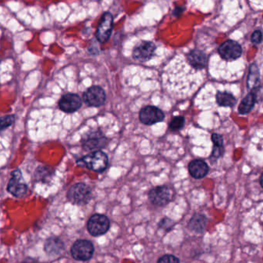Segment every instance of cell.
Listing matches in <instances>:
<instances>
[{
	"label": "cell",
	"mask_w": 263,
	"mask_h": 263,
	"mask_svg": "<svg viewBox=\"0 0 263 263\" xmlns=\"http://www.w3.org/2000/svg\"><path fill=\"white\" fill-rule=\"evenodd\" d=\"M107 155L103 151H95L90 154L86 155L83 158L76 162L80 167L87 168L90 170L96 172H103L106 170L108 166Z\"/></svg>",
	"instance_id": "obj_1"
},
{
	"label": "cell",
	"mask_w": 263,
	"mask_h": 263,
	"mask_svg": "<svg viewBox=\"0 0 263 263\" xmlns=\"http://www.w3.org/2000/svg\"><path fill=\"white\" fill-rule=\"evenodd\" d=\"M93 193L89 185L83 182L72 185L67 192V198L72 203L77 205H86L91 200Z\"/></svg>",
	"instance_id": "obj_2"
},
{
	"label": "cell",
	"mask_w": 263,
	"mask_h": 263,
	"mask_svg": "<svg viewBox=\"0 0 263 263\" xmlns=\"http://www.w3.org/2000/svg\"><path fill=\"white\" fill-rule=\"evenodd\" d=\"M107 142V137L101 131L89 132L82 138V146L85 151H100L106 147Z\"/></svg>",
	"instance_id": "obj_3"
},
{
	"label": "cell",
	"mask_w": 263,
	"mask_h": 263,
	"mask_svg": "<svg viewBox=\"0 0 263 263\" xmlns=\"http://www.w3.org/2000/svg\"><path fill=\"white\" fill-rule=\"evenodd\" d=\"M7 191L16 198H24L28 192V186L24 182L20 169H16L11 173V177L7 185Z\"/></svg>",
	"instance_id": "obj_4"
},
{
	"label": "cell",
	"mask_w": 263,
	"mask_h": 263,
	"mask_svg": "<svg viewBox=\"0 0 263 263\" xmlns=\"http://www.w3.org/2000/svg\"><path fill=\"white\" fill-rule=\"evenodd\" d=\"M174 191L166 185L153 188L149 193V199L151 203L156 206H165L173 199Z\"/></svg>",
	"instance_id": "obj_5"
},
{
	"label": "cell",
	"mask_w": 263,
	"mask_h": 263,
	"mask_svg": "<svg viewBox=\"0 0 263 263\" xmlns=\"http://www.w3.org/2000/svg\"><path fill=\"white\" fill-rule=\"evenodd\" d=\"M94 246L90 241L77 240L71 248L72 256L79 261H87L93 256Z\"/></svg>",
	"instance_id": "obj_6"
},
{
	"label": "cell",
	"mask_w": 263,
	"mask_h": 263,
	"mask_svg": "<svg viewBox=\"0 0 263 263\" xmlns=\"http://www.w3.org/2000/svg\"><path fill=\"white\" fill-rule=\"evenodd\" d=\"M109 218L101 214H95L88 221V231L93 236L104 235L109 228Z\"/></svg>",
	"instance_id": "obj_7"
},
{
	"label": "cell",
	"mask_w": 263,
	"mask_h": 263,
	"mask_svg": "<svg viewBox=\"0 0 263 263\" xmlns=\"http://www.w3.org/2000/svg\"><path fill=\"white\" fill-rule=\"evenodd\" d=\"M165 114L158 107L148 106L143 108L139 113V119L143 124L152 126L157 123L163 121Z\"/></svg>",
	"instance_id": "obj_8"
},
{
	"label": "cell",
	"mask_w": 263,
	"mask_h": 263,
	"mask_svg": "<svg viewBox=\"0 0 263 263\" xmlns=\"http://www.w3.org/2000/svg\"><path fill=\"white\" fill-rule=\"evenodd\" d=\"M113 27V15L110 13H105L96 31V37L98 41L101 43H106L111 37Z\"/></svg>",
	"instance_id": "obj_9"
},
{
	"label": "cell",
	"mask_w": 263,
	"mask_h": 263,
	"mask_svg": "<svg viewBox=\"0 0 263 263\" xmlns=\"http://www.w3.org/2000/svg\"><path fill=\"white\" fill-rule=\"evenodd\" d=\"M106 95L104 90L100 86H94L88 89L83 95V101L87 106L99 107L104 104Z\"/></svg>",
	"instance_id": "obj_10"
},
{
	"label": "cell",
	"mask_w": 263,
	"mask_h": 263,
	"mask_svg": "<svg viewBox=\"0 0 263 263\" xmlns=\"http://www.w3.org/2000/svg\"><path fill=\"white\" fill-rule=\"evenodd\" d=\"M241 46L233 40H227L218 48V53L223 60L232 61L239 58L242 55Z\"/></svg>",
	"instance_id": "obj_11"
},
{
	"label": "cell",
	"mask_w": 263,
	"mask_h": 263,
	"mask_svg": "<svg viewBox=\"0 0 263 263\" xmlns=\"http://www.w3.org/2000/svg\"><path fill=\"white\" fill-rule=\"evenodd\" d=\"M156 49V45L152 42H141L133 50V58L136 61L142 62V63L149 61L154 56Z\"/></svg>",
	"instance_id": "obj_12"
},
{
	"label": "cell",
	"mask_w": 263,
	"mask_h": 263,
	"mask_svg": "<svg viewBox=\"0 0 263 263\" xmlns=\"http://www.w3.org/2000/svg\"><path fill=\"white\" fill-rule=\"evenodd\" d=\"M81 106V98L79 95L74 93H67L64 95L59 101V107L64 113H75L80 109Z\"/></svg>",
	"instance_id": "obj_13"
},
{
	"label": "cell",
	"mask_w": 263,
	"mask_h": 263,
	"mask_svg": "<svg viewBox=\"0 0 263 263\" xmlns=\"http://www.w3.org/2000/svg\"><path fill=\"white\" fill-rule=\"evenodd\" d=\"M189 172L194 179H202L209 172V166L203 160L195 159L189 164Z\"/></svg>",
	"instance_id": "obj_14"
},
{
	"label": "cell",
	"mask_w": 263,
	"mask_h": 263,
	"mask_svg": "<svg viewBox=\"0 0 263 263\" xmlns=\"http://www.w3.org/2000/svg\"><path fill=\"white\" fill-rule=\"evenodd\" d=\"M187 61L195 70H202L206 67V55L199 50H192L187 55Z\"/></svg>",
	"instance_id": "obj_15"
},
{
	"label": "cell",
	"mask_w": 263,
	"mask_h": 263,
	"mask_svg": "<svg viewBox=\"0 0 263 263\" xmlns=\"http://www.w3.org/2000/svg\"><path fill=\"white\" fill-rule=\"evenodd\" d=\"M44 250L50 256L60 255L64 250V243L57 237H50L44 244Z\"/></svg>",
	"instance_id": "obj_16"
},
{
	"label": "cell",
	"mask_w": 263,
	"mask_h": 263,
	"mask_svg": "<svg viewBox=\"0 0 263 263\" xmlns=\"http://www.w3.org/2000/svg\"><path fill=\"white\" fill-rule=\"evenodd\" d=\"M55 175V169L47 166H40L34 172V177L37 182L48 183Z\"/></svg>",
	"instance_id": "obj_17"
},
{
	"label": "cell",
	"mask_w": 263,
	"mask_h": 263,
	"mask_svg": "<svg viewBox=\"0 0 263 263\" xmlns=\"http://www.w3.org/2000/svg\"><path fill=\"white\" fill-rule=\"evenodd\" d=\"M207 225L206 217L202 214H195L188 223V228L192 232L202 233L205 231Z\"/></svg>",
	"instance_id": "obj_18"
},
{
	"label": "cell",
	"mask_w": 263,
	"mask_h": 263,
	"mask_svg": "<svg viewBox=\"0 0 263 263\" xmlns=\"http://www.w3.org/2000/svg\"><path fill=\"white\" fill-rule=\"evenodd\" d=\"M255 103H257L256 98L255 94L251 91L240 103L238 113L242 115L248 114L255 106Z\"/></svg>",
	"instance_id": "obj_19"
},
{
	"label": "cell",
	"mask_w": 263,
	"mask_h": 263,
	"mask_svg": "<svg viewBox=\"0 0 263 263\" xmlns=\"http://www.w3.org/2000/svg\"><path fill=\"white\" fill-rule=\"evenodd\" d=\"M216 102L218 106L222 107H233L236 104V100L233 95L227 92H218L216 94Z\"/></svg>",
	"instance_id": "obj_20"
},
{
	"label": "cell",
	"mask_w": 263,
	"mask_h": 263,
	"mask_svg": "<svg viewBox=\"0 0 263 263\" xmlns=\"http://www.w3.org/2000/svg\"><path fill=\"white\" fill-rule=\"evenodd\" d=\"M259 84V70L255 64L250 66L249 73H248L247 86L249 90H253L258 87Z\"/></svg>",
	"instance_id": "obj_21"
},
{
	"label": "cell",
	"mask_w": 263,
	"mask_h": 263,
	"mask_svg": "<svg viewBox=\"0 0 263 263\" xmlns=\"http://www.w3.org/2000/svg\"><path fill=\"white\" fill-rule=\"evenodd\" d=\"M15 122V116L14 115H7V116L0 117V132L8 129L12 126Z\"/></svg>",
	"instance_id": "obj_22"
},
{
	"label": "cell",
	"mask_w": 263,
	"mask_h": 263,
	"mask_svg": "<svg viewBox=\"0 0 263 263\" xmlns=\"http://www.w3.org/2000/svg\"><path fill=\"white\" fill-rule=\"evenodd\" d=\"M185 118L183 116H176L173 118L172 121L169 123V129L172 131L180 130L185 125Z\"/></svg>",
	"instance_id": "obj_23"
},
{
	"label": "cell",
	"mask_w": 263,
	"mask_h": 263,
	"mask_svg": "<svg viewBox=\"0 0 263 263\" xmlns=\"http://www.w3.org/2000/svg\"><path fill=\"white\" fill-rule=\"evenodd\" d=\"M157 263H179V260L175 255H165L159 258Z\"/></svg>",
	"instance_id": "obj_24"
},
{
	"label": "cell",
	"mask_w": 263,
	"mask_h": 263,
	"mask_svg": "<svg viewBox=\"0 0 263 263\" xmlns=\"http://www.w3.org/2000/svg\"><path fill=\"white\" fill-rule=\"evenodd\" d=\"M160 228H163V229L166 230V231H169L172 226L174 225L173 221L171 220L170 218H165L161 220V222L159 224Z\"/></svg>",
	"instance_id": "obj_25"
},
{
	"label": "cell",
	"mask_w": 263,
	"mask_h": 263,
	"mask_svg": "<svg viewBox=\"0 0 263 263\" xmlns=\"http://www.w3.org/2000/svg\"><path fill=\"white\" fill-rule=\"evenodd\" d=\"M212 141L215 146H223V139L221 135L213 133L212 135Z\"/></svg>",
	"instance_id": "obj_26"
},
{
	"label": "cell",
	"mask_w": 263,
	"mask_h": 263,
	"mask_svg": "<svg viewBox=\"0 0 263 263\" xmlns=\"http://www.w3.org/2000/svg\"><path fill=\"white\" fill-rule=\"evenodd\" d=\"M224 153L223 146H214L213 149H212V157L215 159L221 157Z\"/></svg>",
	"instance_id": "obj_27"
},
{
	"label": "cell",
	"mask_w": 263,
	"mask_h": 263,
	"mask_svg": "<svg viewBox=\"0 0 263 263\" xmlns=\"http://www.w3.org/2000/svg\"><path fill=\"white\" fill-rule=\"evenodd\" d=\"M261 41H262V34L261 32L258 31V30L254 32L251 35V42L255 44H259Z\"/></svg>",
	"instance_id": "obj_28"
},
{
	"label": "cell",
	"mask_w": 263,
	"mask_h": 263,
	"mask_svg": "<svg viewBox=\"0 0 263 263\" xmlns=\"http://www.w3.org/2000/svg\"><path fill=\"white\" fill-rule=\"evenodd\" d=\"M22 263H38V262H37V260L34 259V258H30V257H28V258H26L25 260H24V261H23V262Z\"/></svg>",
	"instance_id": "obj_29"
},
{
	"label": "cell",
	"mask_w": 263,
	"mask_h": 263,
	"mask_svg": "<svg viewBox=\"0 0 263 263\" xmlns=\"http://www.w3.org/2000/svg\"><path fill=\"white\" fill-rule=\"evenodd\" d=\"M260 184H261V187L263 188V172L261 173V177H260Z\"/></svg>",
	"instance_id": "obj_30"
}]
</instances>
